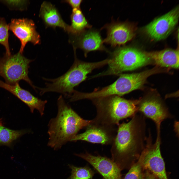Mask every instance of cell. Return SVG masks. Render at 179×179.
<instances>
[{
	"label": "cell",
	"instance_id": "obj_1",
	"mask_svg": "<svg viewBox=\"0 0 179 179\" xmlns=\"http://www.w3.org/2000/svg\"><path fill=\"white\" fill-rule=\"evenodd\" d=\"M118 126L111 152L112 159L122 170L127 167L130 157L144 148L146 137L144 116L136 114L129 122Z\"/></svg>",
	"mask_w": 179,
	"mask_h": 179
},
{
	"label": "cell",
	"instance_id": "obj_2",
	"mask_svg": "<svg viewBox=\"0 0 179 179\" xmlns=\"http://www.w3.org/2000/svg\"><path fill=\"white\" fill-rule=\"evenodd\" d=\"M58 112L48 124V145L55 150L60 148L81 129L86 128L91 120L84 119L67 103L62 95L57 99Z\"/></svg>",
	"mask_w": 179,
	"mask_h": 179
},
{
	"label": "cell",
	"instance_id": "obj_3",
	"mask_svg": "<svg viewBox=\"0 0 179 179\" xmlns=\"http://www.w3.org/2000/svg\"><path fill=\"white\" fill-rule=\"evenodd\" d=\"M75 60L70 69L65 73L57 78L48 79L43 78V79L48 81L45 83V87L40 88L37 87L42 95L49 92L62 93L68 97L74 90V88L78 85L87 78V76L94 69L108 64L109 59L96 62H89L78 59L76 55V49H74Z\"/></svg>",
	"mask_w": 179,
	"mask_h": 179
},
{
	"label": "cell",
	"instance_id": "obj_4",
	"mask_svg": "<svg viewBox=\"0 0 179 179\" xmlns=\"http://www.w3.org/2000/svg\"><path fill=\"white\" fill-rule=\"evenodd\" d=\"M96 110L93 119L110 126L118 125L121 120L132 117L138 111L139 100L127 99L112 95L91 100Z\"/></svg>",
	"mask_w": 179,
	"mask_h": 179
},
{
	"label": "cell",
	"instance_id": "obj_5",
	"mask_svg": "<svg viewBox=\"0 0 179 179\" xmlns=\"http://www.w3.org/2000/svg\"><path fill=\"white\" fill-rule=\"evenodd\" d=\"M106 71L93 76L94 78L110 75H119L122 72L132 71L148 64L150 59L137 49L129 46L117 48L111 54Z\"/></svg>",
	"mask_w": 179,
	"mask_h": 179
},
{
	"label": "cell",
	"instance_id": "obj_6",
	"mask_svg": "<svg viewBox=\"0 0 179 179\" xmlns=\"http://www.w3.org/2000/svg\"><path fill=\"white\" fill-rule=\"evenodd\" d=\"M33 61L26 58L19 52L13 55L5 54L0 58V76L7 84L14 85L23 80L36 90V87L33 84L28 76L29 64Z\"/></svg>",
	"mask_w": 179,
	"mask_h": 179
},
{
	"label": "cell",
	"instance_id": "obj_7",
	"mask_svg": "<svg viewBox=\"0 0 179 179\" xmlns=\"http://www.w3.org/2000/svg\"><path fill=\"white\" fill-rule=\"evenodd\" d=\"M145 141V147L138 161L143 169L149 172L157 179H168L165 163L160 151V131L157 132L156 141L153 143L149 130V135L146 137Z\"/></svg>",
	"mask_w": 179,
	"mask_h": 179
},
{
	"label": "cell",
	"instance_id": "obj_8",
	"mask_svg": "<svg viewBox=\"0 0 179 179\" xmlns=\"http://www.w3.org/2000/svg\"><path fill=\"white\" fill-rule=\"evenodd\" d=\"M84 132L76 135L71 141L81 140L103 145L112 144L117 134L116 126H110L91 120Z\"/></svg>",
	"mask_w": 179,
	"mask_h": 179
},
{
	"label": "cell",
	"instance_id": "obj_9",
	"mask_svg": "<svg viewBox=\"0 0 179 179\" xmlns=\"http://www.w3.org/2000/svg\"><path fill=\"white\" fill-rule=\"evenodd\" d=\"M179 18V7L177 6L147 25L144 30L153 40L158 41L163 39L173 31L178 22Z\"/></svg>",
	"mask_w": 179,
	"mask_h": 179
},
{
	"label": "cell",
	"instance_id": "obj_10",
	"mask_svg": "<svg viewBox=\"0 0 179 179\" xmlns=\"http://www.w3.org/2000/svg\"><path fill=\"white\" fill-rule=\"evenodd\" d=\"M9 30L19 40L21 45L19 51L22 53L26 44H40V37L37 32L33 21L27 18L13 19L8 24Z\"/></svg>",
	"mask_w": 179,
	"mask_h": 179
},
{
	"label": "cell",
	"instance_id": "obj_11",
	"mask_svg": "<svg viewBox=\"0 0 179 179\" xmlns=\"http://www.w3.org/2000/svg\"><path fill=\"white\" fill-rule=\"evenodd\" d=\"M69 42L74 49L79 48L84 52L86 57L89 52L95 51L108 52L103 45V40L99 32L93 30H86L77 35L69 34Z\"/></svg>",
	"mask_w": 179,
	"mask_h": 179
},
{
	"label": "cell",
	"instance_id": "obj_12",
	"mask_svg": "<svg viewBox=\"0 0 179 179\" xmlns=\"http://www.w3.org/2000/svg\"><path fill=\"white\" fill-rule=\"evenodd\" d=\"M137 106L138 111L155 123L157 129L160 128L161 123L164 120L173 117L167 107L157 98L151 97L139 100Z\"/></svg>",
	"mask_w": 179,
	"mask_h": 179
},
{
	"label": "cell",
	"instance_id": "obj_13",
	"mask_svg": "<svg viewBox=\"0 0 179 179\" xmlns=\"http://www.w3.org/2000/svg\"><path fill=\"white\" fill-rule=\"evenodd\" d=\"M107 30V37L103 42L115 47L124 45L131 40L134 36L133 28L127 22L113 21L104 26L102 29Z\"/></svg>",
	"mask_w": 179,
	"mask_h": 179
},
{
	"label": "cell",
	"instance_id": "obj_14",
	"mask_svg": "<svg viewBox=\"0 0 179 179\" xmlns=\"http://www.w3.org/2000/svg\"><path fill=\"white\" fill-rule=\"evenodd\" d=\"M76 155L90 164L104 179H122L121 170L112 159L100 155H93L87 152Z\"/></svg>",
	"mask_w": 179,
	"mask_h": 179
},
{
	"label": "cell",
	"instance_id": "obj_15",
	"mask_svg": "<svg viewBox=\"0 0 179 179\" xmlns=\"http://www.w3.org/2000/svg\"><path fill=\"white\" fill-rule=\"evenodd\" d=\"M0 87L8 91L26 104L32 113L36 109L41 116L44 114L47 100H43L35 96L28 91L21 88L18 83L11 85L0 80Z\"/></svg>",
	"mask_w": 179,
	"mask_h": 179
},
{
	"label": "cell",
	"instance_id": "obj_16",
	"mask_svg": "<svg viewBox=\"0 0 179 179\" xmlns=\"http://www.w3.org/2000/svg\"><path fill=\"white\" fill-rule=\"evenodd\" d=\"M39 16L46 26L54 28L58 27L68 34L70 33V26L64 21L57 8L50 2L45 1L43 2L41 6Z\"/></svg>",
	"mask_w": 179,
	"mask_h": 179
},
{
	"label": "cell",
	"instance_id": "obj_17",
	"mask_svg": "<svg viewBox=\"0 0 179 179\" xmlns=\"http://www.w3.org/2000/svg\"><path fill=\"white\" fill-rule=\"evenodd\" d=\"M160 66L175 69L179 68V50L166 49L159 51L144 52Z\"/></svg>",
	"mask_w": 179,
	"mask_h": 179
},
{
	"label": "cell",
	"instance_id": "obj_18",
	"mask_svg": "<svg viewBox=\"0 0 179 179\" xmlns=\"http://www.w3.org/2000/svg\"><path fill=\"white\" fill-rule=\"evenodd\" d=\"M70 19L71 25L69 34H79L92 27L80 9H73Z\"/></svg>",
	"mask_w": 179,
	"mask_h": 179
},
{
	"label": "cell",
	"instance_id": "obj_19",
	"mask_svg": "<svg viewBox=\"0 0 179 179\" xmlns=\"http://www.w3.org/2000/svg\"><path fill=\"white\" fill-rule=\"evenodd\" d=\"M25 133L24 131L12 130L0 126V146H10L14 141Z\"/></svg>",
	"mask_w": 179,
	"mask_h": 179
},
{
	"label": "cell",
	"instance_id": "obj_20",
	"mask_svg": "<svg viewBox=\"0 0 179 179\" xmlns=\"http://www.w3.org/2000/svg\"><path fill=\"white\" fill-rule=\"evenodd\" d=\"M71 170V175L69 179H92L94 172L88 166L77 167L70 165Z\"/></svg>",
	"mask_w": 179,
	"mask_h": 179
},
{
	"label": "cell",
	"instance_id": "obj_21",
	"mask_svg": "<svg viewBox=\"0 0 179 179\" xmlns=\"http://www.w3.org/2000/svg\"><path fill=\"white\" fill-rule=\"evenodd\" d=\"M9 25L4 18H0V44L5 48L6 54H11L9 46L8 39L9 34Z\"/></svg>",
	"mask_w": 179,
	"mask_h": 179
},
{
	"label": "cell",
	"instance_id": "obj_22",
	"mask_svg": "<svg viewBox=\"0 0 179 179\" xmlns=\"http://www.w3.org/2000/svg\"><path fill=\"white\" fill-rule=\"evenodd\" d=\"M143 169L138 161L131 167L124 179H142Z\"/></svg>",
	"mask_w": 179,
	"mask_h": 179
},
{
	"label": "cell",
	"instance_id": "obj_23",
	"mask_svg": "<svg viewBox=\"0 0 179 179\" xmlns=\"http://www.w3.org/2000/svg\"><path fill=\"white\" fill-rule=\"evenodd\" d=\"M10 9L24 10L27 8L28 2L26 0H3L0 1Z\"/></svg>",
	"mask_w": 179,
	"mask_h": 179
},
{
	"label": "cell",
	"instance_id": "obj_24",
	"mask_svg": "<svg viewBox=\"0 0 179 179\" xmlns=\"http://www.w3.org/2000/svg\"><path fill=\"white\" fill-rule=\"evenodd\" d=\"M82 1V0H68L63 1L69 4L73 9H80V5Z\"/></svg>",
	"mask_w": 179,
	"mask_h": 179
},
{
	"label": "cell",
	"instance_id": "obj_25",
	"mask_svg": "<svg viewBox=\"0 0 179 179\" xmlns=\"http://www.w3.org/2000/svg\"><path fill=\"white\" fill-rule=\"evenodd\" d=\"M142 179H157L154 175L148 171L143 174Z\"/></svg>",
	"mask_w": 179,
	"mask_h": 179
},
{
	"label": "cell",
	"instance_id": "obj_26",
	"mask_svg": "<svg viewBox=\"0 0 179 179\" xmlns=\"http://www.w3.org/2000/svg\"><path fill=\"white\" fill-rule=\"evenodd\" d=\"M3 123L1 119H0V126H3Z\"/></svg>",
	"mask_w": 179,
	"mask_h": 179
},
{
	"label": "cell",
	"instance_id": "obj_27",
	"mask_svg": "<svg viewBox=\"0 0 179 179\" xmlns=\"http://www.w3.org/2000/svg\"></svg>",
	"mask_w": 179,
	"mask_h": 179
}]
</instances>
